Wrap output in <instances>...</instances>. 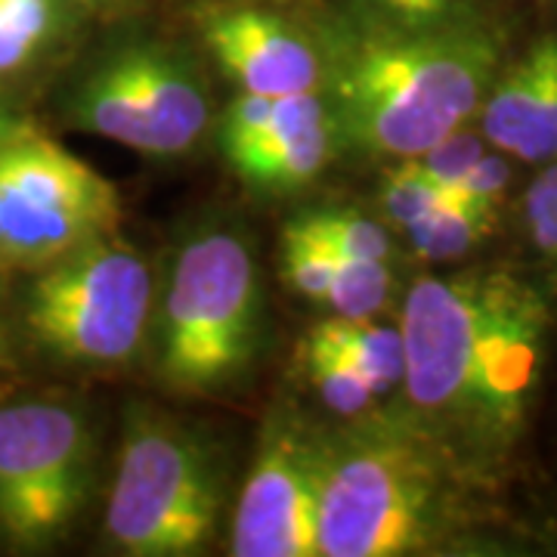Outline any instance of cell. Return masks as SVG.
Listing matches in <instances>:
<instances>
[{
    "label": "cell",
    "instance_id": "d6986e66",
    "mask_svg": "<svg viewBox=\"0 0 557 557\" xmlns=\"http://www.w3.org/2000/svg\"><path fill=\"white\" fill-rule=\"evenodd\" d=\"M391 288H394V276L387 260L338 255L325 304L341 319H375L387 307Z\"/></svg>",
    "mask_w": 557,
    "mask_h": 557
},
{
    "label": "cell",
    "instance_id": "52a82bcc",
    "mask_svg": "<svg viewBox=\"0 0 557 557\" xmlns=\"http://www.w3.org/2000/svg\"><path fill=\"white\" fill-rule=\"evenodd\" d=\"M119 220V186L94 164L32 127L0 137V270H44Z\"/></svg>",
    "mask_w": 557,
    "mask_h": 557
},
{
    "label": "cell",
    "instance_id": "ba28073f",
    "mask_svg": "<svg viewBox=\"0 0 557 557\" xmlns=\"http://www.w3.org/2000/svg\"><path fill=\"white\" fill-rule=\"evenodd\" d=\"M75 127L149 159L186 156L211 121L208 87L180 50L139 40L90 69L72 97Z\"/></svg>",
    "mask_w": 557,
    "mask_h": 557
},
{
    "label": "cell",
    "instance_id": "8fae6325",
    "mask_svg": "<svg viewBox=\"0 0 557 557\" xmlns=\"http://www.w3.org/2000/svg\"><path fill=\"white\" fill-rule=\"evenodd\" d=\"M201 35L218 65L248 94L292 97L322 84L313 40L276 13L258 7H226L201 22Z\"/></svg>",
    "mask_w": 557,
    "mask_h": 557
},
{
    "label": "cell",
    "instance_id": "ffe728a7",
    "mask_svg": "<svg viewBox=\"0 0 557 557\" xmlns=\"http://www.w3.org/2000/svg\"><path fill=\"white\" fill-rule=\"evenodd\" d=\"M338 251L329 242L317 236L298 218L292 220L282 233V273L285 282L298 292L300 298L325 304L332 288Z\"/></svg>",
    "mask_w": 557,
    "mask_h": 557
},
{
    "label": "cell",
    "instance_id": "4fadbf2b",
    "mask_svg": "<svg viewBox=\"0 0 557 557\" xmlns=\"http://www.w3.org/2000/svg\"><path fill=\"white\" fill-rule=\"evenodd\" d=\"M332 109H325L319 90H310L276 97L270 121L248 143L223 156L233 164L236 177L245 180L248 186L285 193L300 189L319 177V171L332 156Z\"/></svg>",
    "mask_w": 557,
    "mask_h": 557
},
{
    "label": "cell",
    "instance_id": "603a6c76",
    "mask_svg": "<svg viewBox=\"0 0 557 557\" xmlns=\"http://www.w3.org/2000/svg\"><path fill=\"white\" fill-rule=\"evenodd\" d=\"M520 214L536 258L557 282V159L545 161L536 180L527 186Z\"/></svg>",
    "mask_w": 557,
    "mask_h": 557
},
{
    "label": "cell",
    "instance_id": "83f0119b",
    "mask_svg": "<svg viewBox=\"0 0 557 557\" xmlns=\"http://www.w3.org/2000/svg\"><path fill=\"white\" fill-rule=\"evenodd\" d=\"M0 127H10V119L3 115V109H0Z\"/></svg>",
    "mask_w": 557,
    "mask_h": 557
},
{
    "label": "cell",
    "instance_id": "9c48e42d",
    "mask_svg": "<svg viewBox=\"0 0 557 557\" xmlns=\"http://www.w3.org/2000/svg\"><path fill=\"white\" fill-rule=\"evenodd\" d=\"M90 486V431L50 399L0 406V536L50 545L72 527Z\"/></svg>",
    "mask_w": 557,
    "mask_h": 557
},
{
    "label": "cell",
    "instance_id": "9a60e30c",
    "mask_svg": "<svg viewBox=\"0 0 557 557\" xmlns=\"http://www.w3.org/2000/svg\"><path fill=\"white\" fill-rule=\"evenodd\" d=\"M498 208L461 199L453 189H443V201L431 214L406 226L409 245L428 263H449L474 251L480 242L496 230Z\"/></svg>",
    "mask_w": 557,
    "mask_h": 557
},
{
    "label": "cell",
    "instance_id": "8992f818",
    "mask_svg": "<svg viewBox=\"0 0 557 557\" xmlns=\"http://www.w3.org/2000/svg\"><path fill=\"white\" fill-rule=\"evenodd\" d=\"M25 322L57 359L115 369L137 357L152 322V270L134 245L106 233L38 270Z\"/></svg>",
    "mask_w": 557,
    "mask_h": 557
},
{
    "label": "cell",
    "instance_id": "277c9868",
    "mask_svg": "<svg viewBox=\"0 0 557 557\" xmlns=\"http://www.w3.org/2000/svg\"><path fill=\"white\" fill-rule=\"evenodd\" d=\"M263 285L233 226H201L174 258L159 313L156 375L174 397L211 399L251 375L263 347Z\"/></svg>",
    "mask_w": 557,
    "mask_h": 557
},
{
    "label": "cell",
    "instance_id": "2e32d148",
    "mask_svg": "<svg viewBox=\"0 0 557 557\" xmlns=\"http://www.w3.org/2000/svg\"><path fill=\"white\" fill-rule=\"evenodd\" d=\"M362 35H409L483 20L474 0H341Z\"/></svg>",
    "mask_w": 557,
    "mask_h": 557
},
{
    "label": "cell",
    "instance_id": "f1b7e54d",
    "mask_svg": "<svg viewBox=\"0 0 557 557\" xmlns=\"http://www.w3.org/2000/svg\"><path fill=\"white\" fill-rule=\"evenodd\" d=\"M10 127H13V124H10ZM10 127H0V137H3V134H7V131H10Z\"/></svg>",
    "mask_w": 557,
    "mask_h": 557
},
{
    "label": "cell",
    "instance_id": "7a4b0ae2",
    "mask_svg": "<svg viewBox=\"0 0 557 557\" xmlns=\"http://www.w3.org/2000/svg\"><path fill=\"white\" fill-rule=\"evenodd\" d=\"M483 483L406 418L322 440L319 557L437 555L480 520Z\"/></svg>",
    "mask_w": 557,
    "mask_h": 557
},
{
    "label": "cell",
    "instance_id": "e0dca14e",
    "mask_svg": "<svg viewBox=\"0 0 557 557\" xmlns=\"http://www.w3.org/2000/svg\"><path fill=\"white\" fill-rule=\"evenodd\" d=\"M62 20V0H0V75L35 60L60 35Z\"/></svg>",
    "mask_w": 557,
    "mask_h": 557
},
{
    "label": "cell",
    "instance_id": "5bb4252c",
    "mask_svg": "<svg viewBox=\"0 0 557 557\" xmlns=\"http://www.w3.org/2000/svg\"><path fill=\"white\" fill-rule=\"evenodd\" d=\"M310 338L332 347L335 354L354 362L362 379L379 397L397 391L403 381V335L399 325H379L375 319H329L310 332Z\"/></svg>",
    "mask_w": 557,
    "mask_h": 557
},
{
    "label": "cell",
    "instance_id": "3957f363",
    "mask_svg": "<svg viewBox=\"0 0 557 557\" xmlns=\"http://www.w3.org/2000/svg\"><path fill=\"white\" fill-rule=\"evenodd\" d=\"M502 62L505 40L486 20L362 35L341 62L332 121L366 156L418 159L478 119Z\"/></svg>",
    "mask_w": 557,
    "mask_h": 557
},
{
    "label": "cell",
    "instance_id": "484cf974",
    "mask_svg": "<svg viewBox=\"0 0 557 557\" xmlns=\"http://www.w3.org/2000/svg\"><path fill=\"white\" fill-rule=\"evenodd\" d=\"M270 112H273V97L242 90L220 121V149L230 152L242 143H248L270 121Z\"/></svg>",
    "mask_w": 557,
    "mask_h": 557
},
{
    "label": "cell",
    "instance_id": "30bf717a",
    "mask_svg": "<svg viewBox=\"0 0 557 557\" xmlns=\"http://www.w3.org/2000/svg\"><path fill=\"white\" fill-rule=\"evenodd\" d=\"M319 478L322 440L292 421H273L242 483L233 515V555L319 557Z\"/></svg>",
    "mask_w": 557,
    "mask_h": 557
},
{
    "label": "cell",
    "instance_id": "4316f807",
    "mask_svg": "<svg viewBox=\"0 0 557 557\" xmlns=\"http://www.w3.org/2000/svg\"><path fill=\"white\" fill-rule=\"evenodd\" d=\"M75 3H84V7H112V3H121V0H75Z\"/></svg>",
    "mask_w": 557,
    "mask_h": 557
},
{
    "label": "cell",
    "instance_id": "d4e9b609",
    "mask_svg": "<svg viewBox=\"0 0 557 557\" xmlns=\"http://www.w3.org/2000/svg\"><path fill=\"white\" fill-rule=\"evenodd\" d=\"M515 180V164H511V156L498 152V149H486L483 159L458 180L456 186H449L453 193H458L461 199L480 201V205H490V208H498L505 196H508V186Z\"/></svg>",
    "mask_w": 557,
    "mask_h": 557
},
{
    "label": "cell",
    "instance_id": "6da1fadb",
    "mask_svg": "<svg viewBox=\"0 0 557 557\" xmlns=\"http://www.w3.org/2000/svg\"><path fill=\"white\" fill-rule=\"evenodd\" d=\"M555 325L552 288L505 263L412 282L403 300V416L496 483L536 406Z\"/></svg>",
    "mask_w": 557,
    "mask_h": 557
},
{
    "label": "cell",
    "instance_id": "ac0fdd59",
    "mask_svg": "<svg viewBox=\"0 0 557 557\" xmlns=\"http://www.w3.org/2000/svg\"><path fill=\"white\" fill-rule=\"evenodd\" d=\"M300 357H304V372L313 384V391L335 416L359 418L375 406L379 391L359 375L354 362H347L332 347H325V344H319L307 335Z\"/></svg>",
    "mask_w": 557,
    "mask_h": 557
},
{
    "label": "cell",
    "instance_id": "44dd1931",
    "mask_svg": "<svg viewBox=\"0 0 557 557\" xmlns=\"http://www.w3.org/2000/svg\"><path fill=\"white\" fill-rule=\"evenodd\" d=\"M298 220L344 258H391V236L384 223L375 218H366L359 211H310V214H300Z\"/></svg>",
    "mask_w": 557,
    "mask_h": 557
},
{
    "label": "cell",
    "instance_id": "7402d4cb",
    "mask_svg": "<svg viewBox=\"0 0 557 557\" xmlns=\"http://www.w3.org/2000/svg\"><path fill=\"white\" fill-rule=\"evenodd\" d=\"M443 201V189L428 177L416 159H399L397 168L387 171L384 186H381V208L384 218L397 226H412L424 214H431Z\"/></svg>",
    "mask_w": 557,
    "mask_h": 557
},
{
    "label": "cell",
    "instance_id": "7c38bea8",
    "mask_svg": "<svg viewBox=\"0 0 557 557\" xmlns=\"http://www.w3.org/2000/svg\"><path fill=\"white\" fill-rule=\"evenodd\" d=\"M480 134L523 164L557 159V28L498 65L478 112Z\"/></svg>",
    "mask_w": 557,
    "mask_h": 557
},
{
    "label": "cell",
    "instance_id": "cb8c5ba5",
    "mask_svg": "<svg viewBox=\"0 0 557 557\" xmlns=\"http://www.w3.org/2000/svg\"><path fill=\"white\" fill-rule=\"evenodd\" d=\"M486 149H490V143L483 139L480 131L461 127L456 134L440 139L437 146H431L428 152H421L416 161L418 168L434 180L440 189H449L483 159Z\"/></svg>",
    "mask_w": 557,
    "mask_h": 557
},
{
    "label": "cell",
    "instance_id": "5b68a950",
    "mask_svg": "<svg viewBox=\"0 0 557 557\" xmlns=\"http://www.w3.org/2000/svg\"><path fill=\"white\" fill-rule=\"evenodd\" d=\"M223 465L199 431L159 412L127 416L106 533L121 555H201L223 511Z\"/></svg>",
    "mask_w": 557,
    "mask_h": 557
}]
</instances>
